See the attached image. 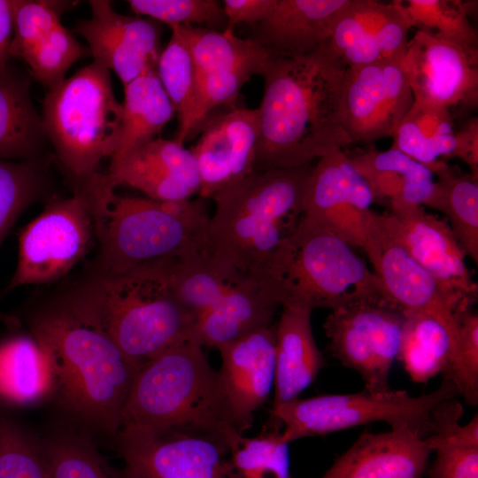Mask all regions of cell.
<instances>
[{
  "label": "cell",
  "mask_w": 478,
  "mask_h": 478,
  "mask_svg": "<svg viewBox=\"0 0 478 478\" xmlns=\"http://www.w3.org/2000/svg\"><path fill=\"white\" fill-rule=\"evenodd\" d=\"M346 66L328 41L297 58H270L261 76L254 172L311 166L351 143L341 118Z\"/></svg>",
  "instance_id": "1"
},
{
  "label": "cell",
  "mask_w": 478,
  "mask_h": 478,
  "mask_svg": "<svg viewBox=\"0 0 478 478\" xmlns=\"http://www.w3.org/2000/svg\"><path fill=\"white\" fill-rule=\"evenodd\" d=\"M175 259L147 261L122 271L92 266L57 301L143 364L192 336L196 319L172 285Z\"/></svg>",
  "instance_id": "2"
},
{
  "label": "cell",
  "mask_w": 478,
  "mask_h": 478,
  "mask_svg": "<svg viewBox=\"0 0 478 478\" xmlns=\"http://www.w3.org/2000/svg\"><path fill=\"white\" fill-rule=\"evenodd\" d=\"M28 325L49 357L52 398L81 428L115 438L142 364L57 300L35 311Z\"/></svg>",
  "instance_id": "3"
},
{
  "label": "cell",
  "mask_w": 478,
  "mask_h": 478,
  "mask_svg": "<svg viewBox=\"0 0 478 478\" xmlns=\"http://www.w3.org/2000/svg\"><path fill=\"white\" fill-rule=\"evenodd\" d=\"M312 166L252 172L216 192L208 251L247 275L262 278L304 216Z\"/></svg>",
  "instance_id": "4"
},
{
  "label": "cell",
  "mask_w": 478,
  "mask_h": 478,
  "mask_svg": "<svg viewBox=\"0 0 478 478\" xmlns=\"http://www.w3.org/2000/svg\"><path fill=\"white\" fill-rule=\"evenodd\" d=\"M75 189L85 196L92 212L99 243L94 266L100 269L122 271L147 261L209 253L206 199L119 196L99 173Z\"/></svg>",
  "instance_id": "5"
},
{
  "label": "cell",
  "mask_w": 478,
  "mask_h": 478,
  "mask_svg": "<svg viewBox=\"0 0 478 478\" xmlns=\"http://www.w3.org/2000/svg\"><path fill=\"white\" fill-rule=\"evenodd\" d=\"M126 427L202 429L225 439L232 450L243 437L235 425L219 372L209 364L203 347L191 341L141 365L122 413L120 428Z\"/></svg>",
  "instance_id": "6"
},
{
  "label": "cell",
  "mask_w": 478,
  "mask_h": 478,
  "mask_svg": "<svg viewBox=\"0 0 478 478\" xmlns=\"http://www.w3.org/2000/svg\"><path fill=\"white\" fill-rule=\"evenodd\" d=\"M264 278L276 288L281 306L334 311L358 302L389 304L355 248L305 215Z\"/></svg>",
  "instance_id": "7"
},
{
  "label": "cell",
  "mask_w": 478,
  "mask_h": 478,
  "mask_svg": "<svg viewBox=\"0 0 478 478\" xmlns=\"http://www.w3.org/2000/svg\"><path fill=\"white\" fill-rule=\"evenodd\" d=\"M122 104L110 71L96 62L47 90L42 119L55 156L76 185L97 173L118 146Z\"/></svg>",
  "instance_id": "8"
},
{
  "label": "cell",
  "mask_w": 478,
  "mask_h": 478,
  "mask_svg": "<svg viewBox=\"0 0 478 478\" xmlns=\"http://www.w3.org/2000/svg\"><path fill=\"white\" fill-rule=\"evenodd\" d=\"M457 396L453 383L443 378L436 390L418 397L405 390L364 389L351 394L297 397L272 405L270 422L283 425L281 437L288 443L375 421L386 422L395 430H415L426 438L443 406Z\"/></svg>",
  "instance_id": "9"
},
{
  "label": "cell",
  "mask_w": 478,
  "mask_h": 478,
  "mask_svg": "<svg viewBox=\"0 0 478 478\" xmlns=\"http://www.w3.org/2000/svg\"><path fill=\"white\" fill-rule=\"evenodd\" d=\"M94 236L92 212L81 191L51 198L19 233L17 266L6 291L63 278L86 256Z\"/></svg>",
  "instance_id": "10"
},
{
  "label": "cell",
  "mask_w": 478,
  "mask_h": 478,
  "mask_svg": "<svg viewBox=\"0 0 478 478\" xmlns=\"http://www.w3.org/2000/svg\"><path fill=\"white\" fill-rule=\"evenodd\" d=\"M126 478H227L231 445L192 428H121L116 437Z\"/></svg>",
  "instance_id": "11"
},
{
  "label": "cell",
  "mask_w": 478,
  "mask_h": 478,
  "mask_svg": "<svg viewBox=\"0 0 478 478\" xmlns=\"http://www.w3.org/2000/svg\"><path fill=\"white\" fill-rule=\"evenodd\" d=\"M405 321V312L394 305L358 302L332 311L324 329L331 354L360 375L364 389L385 391Z\"/></svg>",
  "instance_id": "12"
},
{
  "label": "cell",
  "mask_w": 478,
  "mask_h": 478,
  "mask_svg": "<svg viewBox=\"0 0 478 478\" xmlns=\"http://www.w3.org/2000/svg\"><path fill=\"white\" fill-rule=\"evenodd\" d=\"M401 66L413 100L467 112L478 104V48L417 30Z\"/></svg>",
  "instance_id": "13"
},
{
  "label": "cell",
  "mask_w": 478,
  "mask_h": 478,
  "mask_svg": "<svg viewBox=\"0 0 478 478\" xmlns=\"http://www.w3.org/2000/svg\"><path fill=\"white\" fill-rule=\"evenodd\" d=\"M412 103L413 96L401 62L346 68L341 118L351 143L392 137Z\"/></svg>",
  "instance_id": "14"
},
{
  "label": "cell",
  "mask_w": 478,
  "mask_h": 478,
  "mask_svg": "<svg viewBox=\"0 0 478 478\" xmlns=\"http://www.w3.org/2000/svg\"><path fill=\"white\" fill-rule=\"evenodd\" d=\"M412 27L403 1L348 0L335 18L328 42L346 68L401 62Z\"/></svg>",
  "instance_id": "15"
},
{
  "label": "cell",
  "mask_w": 478,
  "mask_h": 478,
  "mask_svg": "<svg viewBox=\"0 0 478 478\" xmlns=\"http://www.w3.org/2000/svg\"><path fill=\"white\" fill-rule=\"evenodd\" d=\"M378 277L388 302L407 312H429L454 317L472 302L445 289L383 227L373 212L363 250Z\"/></svg>",
  "instance_id": "16"
},
{
  "label": "cell",
  "mask_w": 478,
  "mask_h": 478,
  "mask_svg": "<svg viewBox=\"0 0 478 478\" xmlns=\"http://www.w3.org/2000/svg\"><path fill=\"white\" fill-rule=\"evenodd\" d=\"M91 16L73 30L88 42L93 61L113 71L123 85L156 69L162 51L157 20L118 13L106 0L89 1Z\"/></svg>",
  "instance_id": "17"
},
{
  "label": "cell",
  "mask_w": 478,
  "mask_h": 478,
  "mask_svg": "<svg viewBox=\"0 0 478 478\" xmlns=\"http://www.w3.org/2000/svg\"><path fill=\"white\" fill-rule=\"evenodd\" d=\"M190 149L200 179L198 197L211 198L220 189L254 172L259 138L258 109L232 108L209 114Z\"/></svg>",
  "instance_id": "18"
},
{
  "label": "cell",
  "mask_w": 478,
  "mask_h": 478,
  "mask_svg": "<svg viewBox=\"0 0 478 478\" xmlns=\"http://www.w3.org/2000/svg\"><path fill=\"white\" fill-rule=\"evenodd\" d=\"M386 231L445 289L474 303L478 287L466 254L448 222L423 206H406L380 214Z\"/></svg>",
  "instance_id": "19"
},
{
  "label": "cell",
  "mask_w": 478,
  "mask_h": 478,
  "mask_svg": "<svg viewBox=\"0 0 478 478\" xmlns=\"http://www.w3.org/2000/svg\"><path fill=\"white\" fill-rule=\"evenodd\" d=\"M100 176L113 189L130 187L158 201L191 199L200 189L194 156L175 139L158 137L111 164Z\"/></svg>",
  "instance_id": "20"
},
{
  "label": "cell",
  "mask_w": 478,
  "mask_h": 478,
  "mask_svg": "<svg viewBox=\"0 0 478 478\" xmlns=\"http://www.w3.org/2000/svg\"><path fill=\"white\" fill-rule=\"evenodd\" d=\"M275 323L218 348L219 372L233 420L243 435L268 399L275 379Z\"/></svg>",
  "instance_id": "21"
},
{
  "label": "cell",
  "mask_w": 478,
  "mask_h": 478,
  "mask_svg": "<svg viewBox=\"0 0 478 478\" xmlns=\"http://www.w3.org/2000/svg\"><path fill=\"white\" fill-rule=\"evenodd\" d=\"M430 452L415 430L364 432L320 478H424Z\"/></svg>",
  "instance_id": "22"
},
{
  "label": "cell",
  "mask_w": 478,
  "mask_h": 478,
  "mask_svg": "<svg viewBox=\"0 0 478 478\" xmlns=\"http://www.w3.org/2000/svg\"><path fill=\"white\" fill-rule=\"evenodd\" d=\"M279 307L281 299L274 285L248 275L197 317L190 341L218 349L274 324Z\"/></svg>",
  "instance_id": "23"
},
{
  "label": "cell",
  "mask_w": 478,
  "mask_h": 478,
  "mask_svg": "<svg viewBox=\"0 0 478 478\" xmlns=\"http://www.w3.org/2000/svg\"><path fill=\"white\" fill-rule=\"evenodd\" d=\"M348 0H275L254 27L253 39L271 58L309 54L328 40L337 12Z\"/></svg>",
  "instance_id": "24"
},
{
  "label": "cell",
  "mask_w": 478,
  "mask_h": 478,
  "mask_svg": "<svg viewBox=\"0 0 478 478\" xmlns=\"http://www.w3.org/2000/svg\"><path fill=\"white\" fill-rule=\"evenodd\" d=\"M281 309L275 323V379L272 405L298 397L325 366L312 333V310L299 305H286Z\"/></svg>",
  "instance_id": "25"
},
{
  "label": "cell",
  "mask_w": 478,
  "mask_h": 478,
  "mask_svg": "<svg viewBox=\"0 0 478 478\" xmlns=\"http://www.w3.org/2000/svg\"><path fill=\"white\" fill-rule=\"evenodd\" d=\"M31 75L9 64L0 69V158H38L49 143L31 96Z\"/></svg>",
  "instance_id": "26"
},
{
  "label": "cell",
  "mask_w": 478,
  "mask_h": 478,
  "mask_svg": "<svg viewBox=\"0 0 478 478\" xmlns=\"http://www.w3.org/2000/svg\"><path fill=\"white\" fill-rule=\"evenodd\" d=\"M49 357L32 335L0 342V403L12 407L36 405L53 397Z\"/></svg>",
  "instance_id": "27"
},
{
  "label": "cell",
  "mask_w": 478,
  "mask_h": 478,
  "mask_svg": "<svg viewBox=\"0 0 478 478\" xmlns=\"http://www.w3.org/2000/svg\"><path fill=\"white\" fill-rule=\"evenodd\" d=\"M405 315L397 359L413 382H427L443 374L449 364L457 339L458 315L429 312H407Z\"/></svg>",
  "instance_id": "28"
},
{
  "label": "cell",
  "mask_w": 478,
  "mask_h": 478,
  "mask_svg": "<svg viewBox=\"0 0 478 478\" xmlns=\"http://www.w3.org/2000/svg\"><path fill=\"white\" fill-rule=\"evenodd\" d=\"M121 104L120 138L110 165L158 138L175 113L156 69L146 71L124 85Z\"/></svg>",
  "instance_id": "29"
},
{
  "label": "cell",
  "mask_w": 478,
  "mask_h": 478,
  "mask_svg": "<svg viewBox=\"0 0 478 478\" xmlns=\"http://www.w3.org/2000/svg\"><path fill=\"white\" fill-rule=\"evenodd\" d=\"M391 148L427 166L435 174L455 157L457 141L449 109L413 100L393 135Z\"/></svg>",
  "instance_id": "30"
},
{
  "label": "cell",
  "mask_w": 478,
  "mask_h": 478,
  "mask_svg": "<svg viewBox=\"0 0 478 478\" xmlns=\"http://www.w3.org/2000/svg\"><path fill=\"white\" fill-rule=\"evenodd\" d=\"M374 197L366 178L342 150L319 158L308 182L304 215L315 220L337 206L353 205L370 210Z\"/></svg>",
  "instance_id": "31"
},
{
  "label": "cell",
  "mask_w": 478,
  "mask_h": 478,
  "mask_svg": "<svg viewBox=\"0 0 478 478\" xmlns=\"http://www.w3.org/2000/svg\"><path fill=\"white\" fill-rule=\"evenodd\" d=\"M463 407L452 399L440 412L426 440L436 452L429 478H478V417L459 424Z\"/></svg>",
  "instance_id": "32"
},
{
  "label": "cell",
  "mask_w": 478,
  "mask_h": 478,
  "mask_svg": "<svg viewBox=\"0 0 478 478\" xmlns=\"http://www.w3.org/2000/svg\"><path fill=\"white\" fill-rule=\"evenodd\" d=\"M435 174L433 192L425 204L442 212L463 250L478 264V178L444 163Z\"/></svg>",
  "instance_id": "33"
},
{
  "label": "cell",
  "mask_w": 478,
  "mask_h": 478,
  "mask_svg": "<svg viewBox=\"0 0 478 478\" xmlns=\"http://www.w3.org/2000/svg\"><path fill=\"white\" fill-rule=\"evenodd\" d=\"M40 442L50 478H126L79 425H57Z\"/></svg>",
  "instance_id": "34"
},
{
  "label": "cell",
  "mask_w": 478,
  "mask_h": 478,
  "mask_svg": "<svg viewBox=\"0 0 478 478\" xmlns=\"http://www.w3.org/2000/svg\"><path fill=\"white\" fill-rule=\"evenodd\" d=\"M246 276L208 252L197 253L175 259L172 285L179 302L197 319Z\"/></svg>",
  "instance_id": "35"
},
{
  "label": "cell",
  "mask_w": 478,
  "mask_h": 478,
  "mask_svg": "<svg viewBox=\"0 0 478 478\" xmlns=\"http://www.w3.org/2000/svg\"><path fill=\"white\" fill-rule=\"evenodd\" d=\"M178 27L191 52L197 75L247 65L265 66L271 58L256 41L239 38L231 31Z\"/></svg>",
  "instance_id": "36"
},
{
  "label": "cell",
  "mask_w": 478,
  "mask_h": 478,
  "mask_svg": "<svg viewBox=\"0 0 478 478\" xmlns=\"http://www.w3.org/2000/svg\"><path fill=\"white\" fill-rule=\"evenodd\" d=\"M172 35L162 50L157 73L178 117L175 140L183 143L191 135L197 87V69L189 48L178 26H171Z\"/></svg>",
  "instance_id": "37"
},
{
  "label": "cell",
  "mask_w": 478,
  "mask_h": 478,
  "mask_svg": "<svg viewBox=\"0 0 478 478\" xmlns=\"http://www.w3.org/2000/svg\"><path fill=\"white\" fill-rule=\"evenodd\" d=\"M87 55L89 49L61 22L36 39L10 48L11 58H21L28 66L31 77L47 90L59 85L71 66Z\"/></svg>",
  "instance_id": "38"
},
{
  "label": "cell",
  "mask_w": 478,
  "mask_h": 478,
  "mask_svg": "<svg viewBox=\"0 0 478 478\" xmlns=\"http://www.w3.org/2000/svg\"><path fill=\"white\" fill-rule=\"evenodd\" d=\"M51 158H0V245L20 214L47 193Z\"/></svg>",
  "instance_id": "39"
},
{
  "label": "cell",
  "mask_w": 478,
  "mask_h": 478,
  "mask_svg": "<svg viewBox=\"0 0 478 478\" xmlns=\"http://www.w3.org/2000/svg\"><path fill=\"white\" fill-rule=\"evenodd\" d=\"M281 425L271 423L253 437L243 436L227 457V478H295L289 448L281 440Z\"/></svg>",
  "instance_id": "40"
},
{
  "label": "cell",
  "mask_w": 478,
  "mask_h": 478,
  "mask_svg": "<svg viewBox=\"0 0 478 478\" xmlns=\"http://www.w3.org/2000/svg\"><path fill=\"white\" fill-rule=\"evenodd\" d=\"M0 478H50L40 437L0 413Z\"/></svg>",
  "instance_id": "41"
},
{
  "label": "cell",
  "mask_w": 478,
  "mask_h": 478,
  "mask_svg": "<svg viewBox=\"0 0 478 478\" xmlns=\"http://www.w3.org/2000/svg\"><path fill=\"white\" fill-rule=\"evenodd\" d=\"M403 3L418 30L435 32L478 48L477 33L468 19L469 6L473 4L455 0H408Z\"/></svg>",
  "instance_id": "42"
},
{
  "label": "cell",
  "mask_w": 478,
  "mask_h": 478,
  "mask_svg": "<svg viewBox=\"0 0 478 478\" xmlns=\"http://www.w3.org/2000/svg\"><path fill=\"white\" fill-rule=\"evenodd\" d=\"M443 378L470 405L478 403V315L472 307L458 314V334Z\"/></svg>",
  "instance_id": "43"
},
{
  "label": "cell",
  "mask_w": 478,
  "mask_h": 478,
  "mask_svg": "<svg viewBox=\"0 0 478 478\" xmlns=\"http://www.w3.org/2000/svg\"><path fill=\"white\" fill-rule=\"evenodd\" d=\"M137 15L171 26H221L227 19L223 5L216 0H129Z\"/></svg>",
  "instance_id": "44"
},
{
  "label": "cell",
  "mask_w": 478,
  "mask_h": 478,
  "mask_svg": "<svg viewBox=\"0 0 478 478\" xmlns=\"http://www.w3.org/2000/svg\"><path fill=\"white\" fill-rule=\"evenodd\" d=\"M265 66L247 65L197 74L191 135L216 107L233 101L252 75L261 74Z\"/></svg>",
  "instance_id": "45"
},
{
  "label": "cell",
  "mask_w": 478,
  "mask_h": 478,
  "mask_svg": "<svg viewBox=\"0 0 478 478\" xmlns=\"http://www.w3.org/2000/svg\"><path fill=\"white\" fill-rule=\"evenodd\" d=\"M275 0H225L223 9L227 19L225 30L233 32L239 23L255 27L272 10Z\"/></svg>",
  "instance_id": "46"
},
{
  "label": "cell",
  "mask_w": 478,
  "mask_h": 478,
  "mask_svg": "<svg viewBox=\"0 0 478 478\" xmlns=\"http://www.w3.org/2000/svg\"><path fill=\"white\" fill-rule=\"evenodd\" d=\"M419 163L416 162L405 173L389 170L361 173L370 186L374 201L382 204L387 203L388 206L396 202L403 192L406 174L413 170Z\"/></svg>",
  "instance_id": "47"
},
{
  "label": "cell",
  "mask_w": 478,
  "mask_h": 478,
  "mask_svg": "<svg viewBox=\"0 0 478 478\" xmlns=\"http://www.w3.org/2000/svg\"><path fill=\"white\" fill-rule=\"evenodd\" d=\"M455 157L464 161L469 166L470 173L478 178V119L470 120L460 131L455 133Z\"/></svg>",
  "instance_id": "48"
},
{
  "label": "cell",
  "mask_w": 478,
  "mask_h": 478,
  "mask_svg": "<svg viewBox=\"0 0 478 478\" xmlns=\"http://www.w3.org/2000/svg\"><path fill=\"white\" fill-rule=\"evenodd\" d=\"M13 36L12 0H0V69L9 63L10 47Z\"/></svg>",
  "instance_id": "49"
},
{
  "label": "cell",
  "mask_w": 478,
  "mask_h": 478,
  "mask_svg": "<svg viewBox=\"0 0 478 478\" xmlns=\"http://www.w3.org/2000/svg\"><path fill=\"white\" fill-rule=\"evenodd\" d=\"M0 322L11 329H17L20 327V321L18 317L4 313L0 311Z\"/></svg>",
  "instance_id": "50"
}]
</instances>
